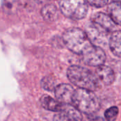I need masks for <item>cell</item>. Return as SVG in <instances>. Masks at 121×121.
Listing matches in <instances>:
<instances>
[{"label":"cell","instance_id":"cell-1","mask_svg":"<svg viewBox=\"0 0 121 121\" xmlns=\"http://www.w3.org/2000/svg\"><path fill=\"white\" fill-rule=\"evenodd\" d=\"M69 81L79 89L95 91L99 86V82L96 74L90 70L78 65L70 66L67 72Z\"/></svg>","mask_w":121,"mask_h":121},{"label":"cell","instance_id":"cell-2","mask_svg":"<svg viewBox=\"0 0 121 121\" xmlns=\"http://www.w3.org/2000/svg\"><path fill=\"white\" fill-rule=\"evenodd\" d=\"M62 40L70 51L81 55L94 45L88 38L85 31L77 28L67 30L63 34Z\"/></svg>","mask_w":121,"mask_h":121},{"label":"cell","instance_id":"cell-3","mask_svg":"<svg viewBox=\"0 0 121 121\" xmlns=\"http://www.w3.org/2000/svg\"><path fill=\"white\" fill-rule=\"evenodd\" d=\"M72 105L81 113L94 114L100 108V102L96 95L91 91L83 89L75 90Z\"/></svg>","mask_w":121,"mask_h":121},{"label":"cell","instance_id":"cell-4","mask_svg":"<svg viewBox=\"0 0 121 121\" xmlns=\"http://www.w3.org/2000/svg\"><path fill=\"white\" fill-rule=\"evenodd\" d=\"M62 13L67 17L80 20L84 18L88 12V3L84 0H63L59 2Z\"/></svg>","mask_w":121,"mask_h":121},{"label":"cell","instance_id":"cell-5","mask_svg":"<svg viewBox=\"0 0 121 121\" xmlns=\"http://www.w3.org/2000/svg\"><path fill=\"white\" fill-rule=\"evenodd\" d=\"M85 33L91 41L95 45L100 47L101 45H104L108 40L109 32L94 22L90 23L86 28Z\"/></svg>","mask_w":121,"mask_h":121},{"label":"cell","instance_id":"cell-6","mask_svg":"<svg viewBox=\"0 0 121 121\" xmlns=\"http://www.w3.org/2000/svg\"><path fill=\"white\" fill-rule=\"evenodd\" d=\"M83 62L92 67H99L103 65L106 61V53L101 47L92 45L82 55Z\"/></svg>","mask_w":121,"mask_h":121},{"label":"cell","instance_id":"cell-7","mask_svg":"<svg viewBox=\"0 0 121 121\" xmlns=\"http://www.w3.org/2000/svg\"><path fill=\"white\" fill-rule=\"evenodd\" d=\"M75 90L69 84H61L56 86L55 95L58 102L62 104H72Z\"/></svg>","mask_w":121,"mask_h":121},{"label":"cell","instance_id":"cell-8","mask_svg":"<svg viewBox=\"0 0 121 121\" xmlns=\"http://www.w3.org/2000/svg\"><path fill=\"white\" fill-rule=\"evenodd\" d=\"M96 76L105 85H111L115 80V74L113 70L106 65H101L96 70Z\"/></svg>","mask_w":121,"mask_h":121},{"label":"cell","instance_id":"cell-9","mask_svg":"<svg viewBox=\"0 0 121 121\" xmlns=\"http://www.w3.org/2000/svg\"><path fill=\"white\" fill-rule=\"evenodd\" d=\"M92 22L106 29L108 32L112 30L116 27V23L113 22L111 18L106 13L102 12L95 13L92 16Z\"/></svg>","mask_w":121,"mask_h":121},{"label":"cell","instance_id":"cell-10","mask_svg":"<svg viewBox=\"0 0 121 121\" xmlns=\"http://www.w3.org/2000/svg\"><path fill=\"white\" fill-rule=\"evenodd\" d=\"M40 104L41 106L46 110L53 112L62 111V104L48 95H44L41 97Z\"/></svg>","mask_w":121,"mask_h":121},{"label":"cell","instance_id":"cell-11","mask_svg":"<svg viewBox=\"0 0 121 121\" xmlns=\"http://www.w3.org/2000/svg\"><path fill=\"white\" fill-rule=\"evenodd\" d=\"M108 16L116 24L121 26V1H115L109 3L108 6Z\"/></svg>","mask_w":121,"mask_h":121},{"label":"cell","instance_id":"cell-12","mask_svg":"<svg viewBox=\"0 0 121 121\" xmlns=\"http://www.w3.org/2000/svg\"><path fill=\"white\" fill-rule=\"evenodd\" d=\"M111 52L117 57H121V30L113 32L109 38Z\"/></svg>","mask_w":121,"mask_h":121},{"label":"cell","instance_id":"cell-13","mask_svg":"<svg viewBox=\"0 0 121 121\" xmlns=\"http://www.w3.org/2000/svg\"><path fill=\"white\" fill-rule=\"evenodd\" d=\"M60 113L74 121H82V113L72 104H62V108Z\"/></svg>","mask_w":121,"mask_h":121},{"label":"cell","instance_id":"cell-14","mask_svg":"<svg viewBox=\"0 0 121 121\" xmlns=\"http://www.w3.org/2000/svg\"><path fill=\"white\" fill-rule=\"evenodd\" d=\"M41 14L45 20L49 22H52L57 18L58 11L54 4H48L43 7L41 10Z\"/></svg>","mask_w":121,"mask_h":121},{"label":"cell","instance_id":"cell-15","mask_svg":"<svg viewBox=\"0 0 121 121\" xmlns=\"http://www.w3.org/2000/svg\"><path fill=\"white\" fill-rule=\"evenodd\" d=\"M56 82L55 80L51 77H45L41 81V86L42 87L48 91H52L56 88Z\"/></svg>","mask_w":121,"mask_h":121},{"label":"cell","instance_id":"cell-16","mask_svg":"<svg viewBox=\"0 0 121 121\" xmlns=\"http://www.w3.org/2000/svg\"><path fill=\"white\" fill-rule=\"evenodd\" d=\"M18 4L14 1H4L2 4V8L4 12L8 13H13L16 11Z\"/></svg>","mask_w":121,"mask_h":121},{"label":"cell","instance_id":"cell-17","mask_svg":"<svg viewBox=\"0 0 121 121\" xmlns=\"http://www.w3.org/2000/svg\"><path fill=\"white\" fill-rule=\"evenodd\" d=\"M119 113L118 108L116 106H112L108 108L105 112V118L108 121H116Z\"/></svg>","mask_w":121,"mask_h":121},{"label":"cell","instance_id":"cell-18","mask_svg":"<svg viewBox=\"0 0 121 121\" xmlns=\"http://www.w3.org/2000/svg\"><path fill=\"white\" fill-rule=\"evenodd\" d=\"M87 3L90 5H91L92 6L96 7V8H100V7H103L104 6L106 5L107 4H109V1H101V0H89L87 1Z\"/></svg>","mask_w":121,"mask_h":121},{"label":"cell","instance_id":"cell-19","mask_svg":"<svg viewBox=\"0 0 121 121\" xmlns=\"http://www.w3.org/2000/svg\"><path fill=\"white\" fill-rule=\"evenodd\" d=\"M53 121H74L73 120L69 118L68 117H67L65 115H64L63 113H60L58 114H56L54 116Z\"/></svg>","mask_w":121,"mask_h":121},{"label":"cell","instance_id":"cell-20","mask_svg":"<svg viewBox=\"0 0 121 121\" xmlns=\"http://www.w3.org/2000/svg\"><path fill=\"white\" fill-rule=\"evenodd\" d=\"M88 119L89 121H104V119L101 116H98L94 114L88 115Z\"/></svg>","mask_w":121,"mask_h":121}]
</instances>
